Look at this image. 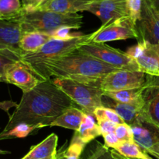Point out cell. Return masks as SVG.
Listing matches in <instances>:
<instances>
[{
  "label": "cell",
  "mask_w": 159,
  "mask_h": 159,
  "mask_svg": "<svg viewBox=\"0 0 159 159\" xmlns=\"http://www.w3.org/2000/svg\"><path fill=\"white\" fill-rule=\"evenodd\" d=\"M75 102L50 80L41 81L33 90L23 94L20 102L3 130L10 129L21 123L38 125L40 128L51 123Z\"/></svg>",
  "instance_id": "obj_1"
},
{
  "label": "cell",
  "mask_w": 159,
  "mask_h": 159,
  "mask_svg": "<svg viewBox=\"0 0 159 159\" xmlns=\"http://www.w3.org/2000/svg\"><path fill=\"white\" fill-rule=\"evenodd\" d=\"M118 69L78 50L40 65L34 75L41 81L52 76L72 80L82 84L99 87L105 76Z\"/></svg>",
  "instance_id": "obj_2"
},
{
  "label": "cell",
  "mask_w": 159,
  "mask_h": 159,
  "mask_svg": "<svg viewBox=\"0 0 159 159\" xmlns=\"http://www.w3.org/2000/svg\"><path fill=\"white\" fill-rule=\"evenodd\" d=\"M23 9V8H22ZM22 31H40L49 33L62 26H69L73 30H79L83 23V16L79 13H60L51 11H23L17 17Z\"/></svg>",
  "instance_id": "obj_3"
},
{
  "label": "cell",
  "mask_w": 159,
  "mask_h": 159,
  "mask_svg": "<svg viewBox=\"0 0 159 159\" xmlns=\"http://www.w3.org/2000/svg\"><path fill=\"white\" fill-rule=\"evenodd\" d=\"M95 32L83 34L69 40L51 39L40 49L33 52H23L20 60L34 73L40 65L76 51L81 45L90 42Z\"/></svg>",
  "instance_id": "obj_4"
},
{
  "label": "cell",
  "mask_w": 159,
  "mask_h": 159,
  "mask_svg": "<svg viewBox=\"0 0 159 159\" xmlns=\"http://www.w3.org/2000/svg\"><path fill=\"white\" fill-rule=\"evenodd\" d=\"M51 81L85 113L93 115L97 108L103 106L104 92L99 86L82 84L65 78L54 77Z\"/></svg>",
  "instance_id": "obj_5"
},
{
  "label": "cell",
  "mask_w": 159,
  "mask_h": 159,
  "mask_svg": "<svg viewBox=\"0 0 159 159\" xmlns=\"http://www.w3.org/2000/svg\"><path fill=\"white\" fill-rule=\"evenodd\" d=\"M77 50L113 65L118 70L140 71L136 61L126 51L113 48L105 43L87 42L81 45Z\"/></svg>",
  "instance_id": "obj_6"
},
{
  "label": "cell",
  "mask_w": 159,
  "mask_h": 159,
  "mask_svg": "<svg viewBox=\"0 0 159 159\" xmlns=\"http://www.w3.org/2000/svg\"><path fill=\"white\" fill-rule=\"evenodd\" d=\"M138 38L136 23L130 17H124L102 25L92 38V42L105 43L113 41Z\"/></svg>",
  "instance_id": "obj_7"
},
{
  "label": "cell",
  "mask_w": 159,
  "mask_h": 159,
  "mask_svg": "<svg viewBox=\"0 0 159 159\" xmlns=\"http://www.w3.org/2000/svg\"><path fill=\"white\" fill-rule=\"evenodd\" d=\"M147 82V74L141 71L117 70L108 73L99 83L103 92L139 88Z\"/></svg>",
  "instance_id": "obj_8"
},
{
  "label": "cell",
  "mask_w": 159,
  "mask_h": 159,
  "mask_svg": "<svg viewBox=\"0 0 159 159\" xmlns=\"http://www.w3.org/2000/svg\"><path fill=\"white\" fill-rule=\"evenodd\" d=\"M126 52L136 61L140 71L150 76H159V43L138 41Z\"/></svg>",
  "instance_id": "obj_9"
},
{
  "label": "cell",
  "mask_w": 159,
  "mask_h": 159,
  "mask_svg": "<svg viewBox=\"0 0 159 159\" xmlns=\"http://www.w3.org/2000/svg\"><path fill=\"white\" fill-rule=\"evenodd\" d=\"M138 41L159 43V11L143 0L141 17L136 23Z\"/></svg>",
  "instance_id": "obj_10"
},
{
  "label": "cell",
  "mask_w": 159,
  "mask_h": 159,
  "mask_svg": "<svg viewBox=\"0 0 159 159\" xmlns=\"http://www.w3.org/2000/svg\"><path fill=\"white\" fill-rule=\"evenodd\" d=\"M23 34L21 25L16 19H0V52L10 55L20 60L23 51L20 41Z\"/></svg>",
  "instance_id": "obj_11"
},
{
  "label": "cell",
  "mask_w": 159,
  "mask_h": 159,
  "mask_svg": "<svg viewBox=\"0 0 159 159\" xmlns=\"http://www.w3.org/2000/svg\"><path fill=\"white\" fill-rule=\"evenodd\" d=\"M4 82L16 86L25 93L33 90L41 80L21 60H18L6 65Z\"/></svg>",
  "instance_id": "obj_12"
},
{
  "label": "cell",
  "mask_w": 159,
  "mask_h": 159,
  "mask_svg": "<svg viewBox=\"0 0 159 159\" xmlns=\"http://www.w3.org/2000/svg\"><path fill=\"white\" fill-rule=\"evenodd\" d=\"M87 12L99 17L102 25L129 16L126 0H92Z\"/></svg>",
  "instance_id": "obj_13"
},
{
  "label": "cell",
  "mask_w": 159,
  "mask_h": 159,
  "mask_svg": "<svg viewBox=\"0 0 159 159\" xmlns=\"http://www.w3.org/2000/svg\"><path fill=\"white\" fill-rule=\"evenodd\" d=\"M141 115L159 129V76L147 75V87L144 92Z\"/></svg>",
  "instance_id": "obj_14"
},
{
  "label": "cell",
  "mask_w": 159,
  "mask_h": 159,
  "mask_svg": "<svg viewBox=\"0 0 159 159\" xmlns=\"http://www.w3.org/2000/svg\"><path fill=\"white\" fill-rule=\"evenodd\" d=\"M134 134V140L144 152L152 149L159 143V129L146 121L141 115L130 125Z\"/></svg>",
  "instance_id": "obj_15"
},
{
  "label": "cell",
  "mask_w": 159,
  "mask_h": 159,
  "mask_svg": "<svg viewBox=\"0 0 159 159\" xmlns=\"http://www.w3.org/2000/svg\"><path fill=\"white\" fill-rule=\"evenodd\" d=\"M92 0H48L36 10L60 13H78L87 11Z\"/></svg>",
  "instance_id": "obj_16"
},
{
  "label": "cell",
  "mask_w": 159,
  "mask_h": 159,
  "mask_svg": "<svg viewBox=\"0 0 159 159\" xmlns=\"http://www.w3.org/2000/svg\"><path fill=\"white\" fill-rule=\"evenodd\" d=\"M102 104L105 107L113 108L129 125H131L139 117L143 108L141 104L118 102L105 95L102 97Z\"/></svg>",
  "instance_id": "obj_17"
},
{
  "label": "cell",
  "mask_w": 159,
  "mask_h": 159,
  "mask_svg": "<svg viewBox=\"0 0 159 159\" xmlns=\"http://www.w3.org/2000/svg\"><path fill=\"white\" fill-rule=\"evenodd\" d=\"M58 137L54 132L50 134L43 140L32 147L29 152L21 159H48L56 155Z\"/></svg>",
  "instance_id": "obj_18"
},
{
  "label": "cell",
  "mask_w": 159,
  "mask_h": 159,
  "mask_svg": "<svg viewBox=\"0 0 159 159\" xmlns=\"http://www.w3.org/2000/svg\"><path fill=\"white\" fill-rule=\"evenodd\" d=\"M51 39H52V35L49 33L40 31L23 32L20 41V48L23 52H33L40 49Z\"/></svg>",
  "instance_id": "obj_19"
},
{
  "label": "cell",
  "mask_w": 159,
  "mask_h": 159,
  "mask_svg": "<svg viewBox=\"0 0 159 159\" xmlns=\"http://www.w3.org/2000/svg\"><path fill=\"white\" fill-rule=\"evenodd\" d=\"M85 112L76 107H71L67 109L61 115H59L52 122L50 126H60L66 129L76 131L79 129Z\"/></svg>",
  "instance_id": "obj_20"
},
{
  "label": "cell",
  "mask_w": 159,
  "mask_h": 159,
  "mask_svg": "<svg viewBox=\"0 0 159 159\" xmlns=\"http://www.w3.org/2000/svg\"><path fill=\"white\" fill-rule=\"evenodd\" d=\"M146 87H147V82L144 86L139 88L104 92V95L118 102L144 105V92Z\"/></svg>",
  "instance_id": "obj_21"
},
{
  "label": "cell",
  "mask_w": 159,
  "mask_h": 159,
  "mask_svg": "<svg viewBox=\"0 0 159 159\" xmlns=\"http://www.w3.org/2000/svg\"><path fill=\"white\" fill-rule=\"evenodd\" d=\"M74 136L78 137L82 143L87 144L96 137L102 136V132L93 115L85 113L79 129L75 131Z\"/></svg>",
  "instance_id": "obj_22"
},
{
  "label": "cell",
  "mask_w": 159,
  "mask_h": 159,
  "mask_svg": "<svg viewBox=\"0 0 159 159\" xmlns=\"http://www.w3.org/2000/svg\"><path fill=\"white\" fill-rule=\"evenodd\" d=\"M114 151L125 159H148L149 157L134 141L122 142Z\"/></svg>",
  "instance_id": "obj_23"
},
{
  "label": "cell",
  "mask_w": 159,
  "mask_h": 159,
  "mask_svg": "<svg viewBox=\"0 0 159 159\" xmlns=\"http://www.w3.org/2000/svg\"><path fill=\"white\" fill-rule=\"evenodd\" d=\"M41 128L38 125H30L26 123H21L13 126L9 130L0 132V140H8V139L24 138L32 133L34 131L40 129Z\"/></svg>",
  "instance_id": "obj_24"
},
{
  "label": "cell",
  "mask_w": 159,
  "mask_h": 159,
  "mask_svg": "<svg viewBox=\"0 0 159 159\" xmlns=\"http://www.w3.org/2000/svg\"><path fill=\"white\" fill-rule=\"evenodd\" d=\"M23 5L20 0H0V19H15L21 13Z\"/></svg>",
  "instance_id": "obj_25"
},
{
  "label": "cell",
  "mask_w": 159,
  "mask_h": 159,
  "mask_svg": "<svg viewBox=\"0 0 159 159\" xmlns=\"http://www.w3.org/2000/svg\"><path fill=\"white\" fill-rule=\"evenodd\" d=\"M85 145L86 144L82 143L78 137L73 136L70 144L63 153V157L65 159H79Z\"/></svg>",
  "instance_id": "obj_26"
},
{
  "label": "cell",
  "mask_w": 159,
  "mask_h": 159,
  "mask_svg": "<svg viewBox=\"0 0 159 159\" xmlns=\"http://www.w3.org/2000/svg\"><path fill=\"white\" fill-rule=\"evenodd\" d=\"M93 115L96 117V120H110V121L113 122V123H116V124L117 125L125 123V122L120 118V116L113 108L105 107V106L97 108L94 111Z\"/></svg>",
  "instance_id": "obj_27"
},
{
  "label": "cell",
  "mask_w": 159,
  "mask_h": 159,
  "mask_svg": "<svg viewBox=\"0 0 159 159\" xmlns=\"http://www.w3.org/2000/svg\"><path fill=\"white\" fill-rule=\"evenodd\" d=\"M114 132L121 142L134 141L132 128L130 125L127 123H124L116 125Z\"/></svg>",
  "instance_id": "obj_28"
},
{
  "label": "cell",
  "mask_w": 159,
  "mask_h": 159,
  "mask_svg": "<svg viewBox=\"0 0 159 159\" xmlns=\"http://www.w3.org/2000/svg\"><path fill=\"white\" fill-rule=\"evenodd\" d=\"M126 1L129 11V17L135 23H137L141 17L143 0H126Z\"/></svg>",
  "instance_id": "obj_29"
},
{
  "label": "cell",
  "mask_w": 159,
  "mask_h": 159,
  "mask_svg": "<svg viewBox=\"0 0 159 159\" xmlns=\"http://www.w3.org/2000/svg\"><path fill=\"white\" fill-rule=\"evenodd\" d=\"M73 30L72 28L69 26H62L58 28L51 33L53 39H57V40H69V39L74 38L81 35V33H74L71 34V31Z\"/></svg>",
  "instance_id": "obj_30"
},
{
  "label": "cell",
  "mask_w": 159,
  "mask_h": 159,
  "mask_svg": "<svg viewBox=\"0 0 159 159\" xmlns=\"http://www.w3.org/2000/svg\"><path fill=\"white\" fill-rule=\"evenodd\" d=\"M102 137H103L104 142H105V145L108 148H113V149H116L122 142L118 139L116 135L115 134L114 132H107V133L102 134Z\"/></svg>",
  "instance_id": "obj_31"
},
{
  "label": "cell",
  "mask_w": 159,
  "mask_h": 159,
  "mask_svg": "<svg viewBox=\"0 0 159 159\" xmlns=\"http://www.w3.org/2000/svg\"><path fill=\"white\" fill-rule=\"evenodd\" d=\"M18 60H20V59L14 57V56L0 52V76L4 77L5 69H6V65H7L8 64Z\"/></svg>",
  "instance_id": "obj_32"
},
{
  "label": "cell",
  "mask_w": 159,
  "mask_h": 159,
  "mask_svg": "<svg viewBox=\"0 0 159 159\" xmlns=\"http://www.w3.org/2000/svg\"><path fill=\"white\" fill-rule=\"evenodd\" d=\"M97 124L99 126V129H100L102 135V134L107 133V132H114L116 125H117L116 123H113V122L110 121V120L107 119L97 120Z\"/></svg>",
  "instance_id": "obj_33"
},
{
  "label": "cell",
  "mask_w": 159,
  "mask_h": 159,
  "mask_svg": "<svg viewBox=\"0 0 159 159\" xmlns=\"http://www.w3.org/2000/svg\"><path fill=\"white\" fill-rule=\"evenodd\" d=\"M48 0H26L23 4V11L36 10Z\"/></svg>",
  "instance_id": "obj_34"
},
{
  "label": "cell",
  "mask_w": 159,
  "mask_h": 159,
  "mask_svg": "<svg viewBox=\"0 0 159 159\" xmlns=\"http://www.w3.org/2000/svg\"><path fill=\"white\" fill-rule=\"evenodd\" d=\"M107 150H109V148L107 147L105 144L102 145L101 144V143H99L97 147L96 148V150L93 151V154H92L87 159H98L102 154H104Z\"/></svg>",
  "instance_id": "obj_35"
},
{
  "label": "cell",
  "mask_w": 159,
  "mask_h": 159,
  "mask_svg": "<svg viewBox=\"0 0 159 159\" xmlns=\"http://www.w3.org/2000/svg\"><path fill=\"white\" fill-rule=\"evenodd\" d=\"M119 156L116 155L114 151H111L110 150H107L104 154H102L100 157L98 159H125L123 157H121L120 154H118Z\"/></svg>",
  "instance_id": "obj_36"
},
{
  "label": "cell",
  "mask_w": 159,
  "mask_h": 159,
  "mask_svg": "<svg viewBox=\"0 0 159 159\" xmlns=\"http://www.w3.org/2000/svg\"><path fill=\"white\" fill-rule=\"evenodd\" d=\"M147 154H151V155L156 157L157 159H159V143H157V144H155L152 149L149 150V151H148Z\"/></svg>",
  "instance_id": "obj_37"
},
{
  "label": "cell",
  "mask_w": 159,
  "mask_h": 159,
  "mask_svg": "<svg viewBox=\"0 0 159 159\" xmlns=\"http://www.w3.org/2000/svg\"><path fill=\"white\" fill-rule=\"evenodd\" d=\"M151 6L159 11V0H146Z\"/></svg>",
  "instance_id": "obj_38"
},
{
  "label": "cell",
  "mask_w": 159,
  "mask_h": 159,
  "mask_svg": "<svg viewBox=\"0 0 159 159\" xmlns=\"http://www.w3.org/2000/svg\"><path fill=\"white\" fill-rule=\"evenodd\" d=\"M8 153H9V151H3V150L0 149V154H8Z\"/></svg>",
  "instance_id": "obj_39"
},
{
  "label": "cell",
  "mask_w": 159,
  "mask_h": 159,
  "mask_svg": "<svg viewBox=\"0 0 159 159\" xmlns=\"http://www.w3.org/2000/svg\"><path fill=\"white\" fill-rule=\"evenodd\" d=\"M0 82H4V77L2 76H0Z\"/></svg>",
  "instance_id": "obj_40"
},
{
  "label": "cell",
  "mask_w": 159,
  "mask_h": 159,
  "mask_svg": "<svg viewBox=\"0 0 159 159\" xmlns=\"http://www.w3.org/2000/svg\"><path fill=\"white\" fill-rule=\"evenodd\" d=\"M56 155H57V154H56ZM56 155H54V157H50V158H48V159H54V157H56Z\"/></svg>",
  "instance_id": "obj_41"
},
{
  "label": "cell",
  "mask_w": 159,
  "mask_h": 159,
  "mask_svg": "<svg viewBox=\"0 0 159 159\" xmlns=\"http://www.w3.org/2000/svg\"><path fill=\"white\" fill-rule=\"evenodd\" d=\"M26 1V0H22V5H23V3H24Z\"/></svg>",
  "instance_id": "obj_42"
},
{
  "label": "cell",
  "mask_w": 159,
  "mask_h": 159,
  "mask_svg": "<svg viewBox=\"0 0 159 159\" xmlns=\"http://www.w3.org/2000/svg\"><path fill=\"white\" fill-rule=\"evenodd\" d=\"M148 159H153V158H152V157H151V156H149V157H148Z\"/></svg>",
  "instance_id": "obj_43"
},
{
  "label": "cell",
  "mask_w": 159,
  "mask_h": 159,
  "mask_svg": "<svg viewBox=\"0 0 159 159\" xmlns=\"http://www.w3.org/2000/svg\"><path fill=\"white\" fill-rule=\"evenodd\" d=\"M54 159H57V155H56V157H54Z\"/></svg>",
  "instance_id": "obj_44"
}]
</instances>
